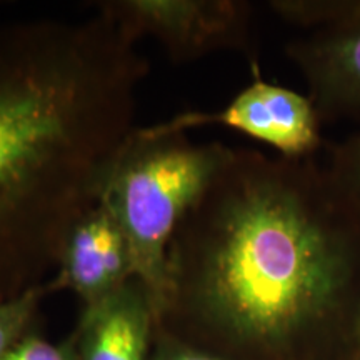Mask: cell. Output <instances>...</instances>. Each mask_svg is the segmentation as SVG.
I'll return each instance as SVG.
<instances>
[{"instance_id":"cell-12","label":"cell","mask_w":360,"mask_h":360,"mask_svg":"<svg viewBox=\"0 0 360 360\" xmlns=\"http://www.w3.org/2000/svg\"><path fill=\"white\" fill-rule=\"evenodd\" d=\"M0 360H72L69 350L49 344L35 335H27Z\"/></svg>"},{"instance_id":"cell-14","label":"cell","mask_w":360,"mask_h":360,"mask_svg":"<svg viewBox=\"0 0 360 360\" xmlns=\"http://www.w3.org/2000/svg\"><path fill=\"white\" fill-rule=\"evenodd\" d=\"M354 360H360V317L357 323V332H355V359Z\"/></svg>"},{"instance_id":"cell-8","label":"cell","mask_w":360,"mask_h":360,"mask_svg":"<svg viewBox=\"0 0 360 360\" xmlns=\"http://www.w3.org/2000/svg\"><path fill=\"white\" fill-rule=\"evenodd\" d=\"M154 300L137 277L101 304L89 307L80 360H146Z\"/></svg>"},{"instance_id":"cell-10","label":"cell","mask_w":360,"mask_h":360,"mask_svg":"<svg viewBox=\"0 0 360 360\" xmlns=\"http://www.w3.org/2000/svg\"><path fill=\"white\" fill-rule=\"evenodd\" d=\"M49 287L51 283L39 285L19 297L0 302V357L29 335L25 334L27 327L30 326L39 300Z\"/></svg>"},{"instance_id":"cell-1","label":"cell","mask_w":360,"mask_h":360,"mask_svg":"<svg viewBox=\"0 0 360 360\" xmlns=\"http://www.w3.org/2000/svg\"><path fill=\"white\" fill-rule=\"evenodd\" d=\"M165 307L257 357L332 339L355 359L360 209L314 159L236 148L174 233Z\"/></svg>"},{"instance_id":"cell-11","label":"cell","mask_w":360,"mask_h":360,"mask_svg":"<svg viewBox=\"0 0 360 360\" xmlns=\"http://www.w3.org/2000/svg\"><path fill=\"white\" fill-rule=\"evenodd\" d=\"M326 167L360 209V132L349 135L330 147Z\"/></svg>"},{"instance_id":"cell-4","label":"cell","mask_w":360,"mask_h":360,"mask_svg":"<svg viewBox=\"0 0 360 360\" xmlns=\"http://www.w3.org/2000/svg\"><path fill=\"white\" fill-rule=\"evenodd\" d=\"M94 6L135 44L157 40L177 64L220 51L250 52L252 7L242 0H103Z\"/></svg>"},{"instance_id":"cell-5","label":"cell","mask_w":360,"mask_h":360,"mask_svg":"<svg viewBox=\"0 0 360 360\" xmlns=\"http://www.w3.org/2000/svg\"><path fill=\"white\" fill-rule=\"evenodd\" d=\"M254 80L224 109L182 112L167 122L150 125L159 134H187V130L222 125L272 147L283 159H312L322 147V119L307 96L264 80L252 64Z\"/></svg>"},{"instance_id":"cell-13","label":"cell","mask_w":360,"mask_h":360,"mask_svg":"<svg viewBox=\"0 0 360 360\" xmlns=\"http://www.w3.org/2000/svg\"><path fill=\"white\" fill-rule=\"evenodd\" d=\"M159 360H227L220 355L207 352L199 347H188V345H174L165 347L160 352Z\"/></svg>"},{"instance_id":"cell-9","label":"cell","mask_w":360,"mask_h":360,"mask_svg":"<svg viewBox=\"0 0 360 360\" xmlns=\"http://www.w3.org/2000/svg\"><path fill=\"white\" fill-rule=\"evenodd\" d=\"M269 7L283 22L310 32L360 20V0H272Z\"/></svg>"},{"instance_id":"cell-6","label":"cell","mask_w":360,"mask_h":360,"mask_svg":"<svg viewBox=\"0 0 360 360\" xmlns=\"http://www.w3.org/2000/svg\"><path fill=\"white\" fill-rule=\"evenodd\" d=\"M134 277L127 237L109 205L98 200L72 229L51 285L74 290L94 307Z\"/></svg>"},{"instance_id":"cell-2","label":"cell","mask_w":360,"mask_h":360,"mask_svg":"<svg viewBox=\"0 0 360 360\" xmlns=\"http://www.w3.org/2000/svg\"><path fill=\"white\" fill-rule=\"evenodd\" d=\"M148 72L105 17L0 24V302L57 269L132 135Z\"/></svg>"},{"instance_id":"cell-3","label":"cell","mask_w":360,"mask_h":360,"mask_svg":"<svg viewBox=\"0 0 360 360\" xmlns=\"http://www.w3.org/2000/svg\"><path fill=\"white\" fill-rule=\"evenodd\" d=\"M236 148L193 143L187 134L135 129L117 154L101 200L127 237L134 274L157 314L167 285V254L175 231L200 200Z\"/></svg>"},{"instance_id":"cell-7","label":"cell","mask_w":360,"mask_h":360,"mask_svg":"<svg viewBox=\"0 0 360 360\" xmlns=\"http://www.w3.org/2000/svg\"><path fill=\"white\" fill-rule=\"evenodd\" d=\"M322 120L360 119V20L314 30L285 45Z\"/></svg>"}]
</instances>
